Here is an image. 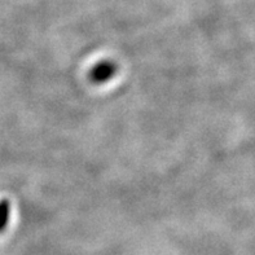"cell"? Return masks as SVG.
Instances as JSON below:
<instances>
[{"label":"cell","mask_w":255,"mask_h":255,"mask_svg":"<svg viewBox=\"0 0 255 255\" xmlns=\"http://www.w3.org/2000/svg\"><path fill=\"white\" fill-rule=\"evenodd\" d=\"M116 73L117 65L110 60H105L95 65L90 73V78L95 83H105V82H109L116 75Z\"/></svg>","instance_id":"6da1fadb"},{"label":"cell","mask_w":255,"mask_h":255,"mask_svg":"<svg viewBox=\"0 0 255 255\" xmlns=\"http://www.w3.org/2000/svg\"><path fill=\"white\" fill-rule=\"evenodd\" d=\"M10 205L6 200L0 201V232L5 230L6 224L9 222Z\"/></svg>","instance_id":"7a4b0ae2"}]
</instances>
